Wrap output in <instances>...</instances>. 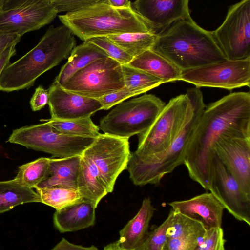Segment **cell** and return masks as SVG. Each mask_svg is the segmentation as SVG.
<instances>
[{
    "label": "cell",
    "mask_w": 250,
    "mask_h": 250,
    "mask_svg": "<svg viewBox=\"0 0 250 250\" xmlns=\"http://www.w3.org/2000/svg\"><path fill=\"white\" fill-rule=\"evenodd\" d=\"M16 45L7 48L0 56V76L4 69L10 63L11 57L16 53Z\"/></svg>",
    "instance_id": "cell-41"
},
{
    "label": "cell",
    "mask_w": 250,
    "mask_h": 250,
    "mask_svg": "<svg viewBox=\"0 0 250 250\" xmlns=\"http://www.w3.org/2000/svg\"><path fill=\"white\" fill-rule=\"evenodd\" d=\"M5 0H0V13L3 9V7L4 4Z\"/></svg>",
    "instance_id": "cell-44"
},
{
    "label": "cell",
    "mask_w": 250,
    "mask_h": 250,
    "mask_svg": "<svg viewBox=\"0 0 250 250\" xmlns=\"http://www.w3.org/2000/svg\"><path fill=\"white\" fill-rule=\"evenodd\" d=\"M107 57L106 53L99 47L84 41L74 48L68 58L67 62L62 67L54 81L62 86L78 70L96 60Z\"/></svg>",
    "instance_id": "cell-24"
},
{
    "label": "cell",
    "mask_w": 250,
    "mask_h": 250,
    "mask_svg": "<svg viewBox=\"0 0 250 250\" xmlns=\"http://www.w3.org/2000/svg\"><path fill=\"white\" fill-rule=\"evenodd\" d=\"M211 33L226 60L250 58V0L230 6L222 24Z\"/></svg>",
    "instance_id": "cell-10"
},
{
    "label": "cell",
    "mask_w": 250,
    "mask_h": 250,
    "mask_svg": "<svg viewBox=\"0 0 250 250\" xmlns=\"http://www.w3.org/2000/svg\"><path fill=\"white\" fill-rule=\"evenodd\" d=\"M41 203L59 210L83 200L78 190L58 186L36 189Z\"/></svg>",
    "instance_id": "cell-29"
},
{
    "label": "cell",
    "mask_w": 250,
    "mask_h": 250,
    "mask_svg": "<svg viewBox=\"0 0 250 250\" xmlns=\"http://www.w3.org/2000/svg\"><path fill=\"white\" fill-rule=\"evenodd\" d=\"M67 91L98 99L125 87L122 65L110 57L96 60L61 86Z\"/></svg>",
    "instance_id": "cell-9"
},
{
    "label": "cell",
    "mask_w": 250,
    "mask_h": 250,
    "mask_svg": "<svg viewBox=\"0 0 250 250\" xmlns=\"http://www.w3.org/2000/svg\"><path fill=\"white\" fill-rule=\"evenodd\" d=\"M128 139L101 134L83 152L95 165L108 193L113 191L118 177L127 169L131 154Z\"/></svg>",
    "instance_id": "cell-11"
},
{
    "label": "cell",
    "mask_w": 250,
    "mask_h": 250,
    "mask_svg": "<svg viewBox=\"0 0 250 250\" xmlns=\"http://www.w3.org/2000/svg\"><path fill=\"white\" fill-rule=\"evenodd\" d=\"M42 121H46L59 132L71 136L96 138L101 134L99 132V127L94 124L90 117L71 120L50 118Z\"/></svg>",
    "instance_id": "cell-27"
},
{
    "label": "cell",
    "mask_w": 250,
    "mask_h": 250,
    "mask_svg": "<svg viewBox=\"0 0 250 250\" xmlns=\"http://www.w3.org/2000/svg\"><path fill=\"white\" fill-rule=\"evenodd\" d=\"M57 14L52 0H5L0 13V32L21 37L48 24Z\"/></svg>",
    "instance_id": "cell-12"
},
{
    "label": "cell",
    "mask_w": 250,
    "mask_h": 250,
    "mask_svg": "<svg viewBox=\"0 0 250 250\" xmlns=\"http://www.w3.org/2000/svg\"><path fill=\"white\" fill-rule=\"evenodd\" d=\"M198 239L167 238L163 250H195Z\"/></svg>",
    "instance_id": "cell-37"
},
{
    "label": "cell",
    "mask_w": 250,
    "mask_h": 250,
    "mask_svg": "<svg viewBox=\"0 0 250 250\" xmlns=\"http://www.w3.org/2000/svg\"><path fill=\"white\" fill-rule=\"evenodd\" d=\"M180 80L196 87H211L228 90L250 86V58L226 60L207 66L182 71Z\"/></svg>",
    "instance_id": "cell-13"
},
{
    "label": "cell",
    "mask_w": 250,
    "mask_h": 250,
    "mask_svg": "<svg viewBox=\"0 0 250 250\" xmlns=\"http://www.w3.org/2000/svg\"><path fill=\"white\" fill-rule=\"evenodd\" d=\"M133 59L152 47L156 35L152 33H125L107 37Z\"/></svg>",
    "instance_id": "cell-28"
},
{
    "label": "cell",
    "mask_w": 250,
    "mask_h": 250,
    "mask_svg": "<svg viewBox=\"0 0 250 250\" xmlns=\"http://www.w3.org/2000/svg\"><path fill=\"white\" fill-rule=\"evenodd\" d=\"M188 3V0H137L131 2V7L152 33L158 35L174 22L191 18Z\"/></svg>",
    "instance_id": "cell-16"
},
{
    "label": "cell",
    "mask_w": 250,
    "mask_h": 250,
    "mask_svg": "<svg viewBox=\"0 0 250 250\" xmlns=\"http://www.w3.org/2000/svg\"><path fill=\"white\" fill-rule=\"evenodd\" d=\"M49 159L41 157L20 166L14 180L24 187L36 189L46 176Z\"/></svg>",
    "instance_id": "cell-30"
},
{
    "label": "cell",
    "mask_w": 250,
    "mask_h": 250,
    "mask_svg": "<svg viewBox=\"0 0 250 250\" xmlns=\"http://www.w3.org/2000/svg\"><path fill=\"white\" fill-rule=\"evenodd\" d=\"M127 65L161 79L163 83L180 80L182 73L164 57L150 49L134 58Z\"/></svg>",
    "instance_id": "cell-23"
},
{
    "label": "cell",
    "mask_w": 250,
    "mask_h": 250,
    "mask_svg": "<svg viewBox=\"0 0 250 250\" xmlns=\"http://www.w3.org/2000/svg\"><path fill=\"white\" fill-rule=\"evenodd\" d=\"M173 216L171 209L163 223L148 232L140 245L134 250H163L167 241V231Z\"/></svg>",
    "instance_id": "cell-32"
},
{
    "label": "cell",
    "mask_w": 250,
    "mask_h": 250,
    "mask_svg": "<svg viewBox=\"0 0 250 250\" xmlns=\"http://www.w3.org/2000/svg\"><path fill=\"white\" fill-rule=\"evenodd\" d=\"M106 3L116 8H131V2L128 0H106Z\"/></svg>",
    "instance_id": "cell-42"
},
{
    "label": "cell",
    "mask_w": 250,
    "mask_h": 250,
    "mask_svg": "<svg viewBox=\"0 0 250 250\" xmlns=\"http://www.w3.org/2000/svg\"><path fill=\"white\" fill-rule=\"evenodd\" d=\"M189 105L183 125L169 147L150 157L140 158L131 154L127 170L132 183L139 186L158 185L162 178L184 164L188 145L205 108L200 88L187 90Z\"/></svg>",
    "instance_id": "cell-4"
},
{
    "label": "cell",
    "mask_w": 250,
    "mask_h": 250,
    "mask_svg": "<svg viewBox=\"0 0 250 250\" xmlns=\"http://www.w3.org/2000/svg\"><path fill=\"white\" fill-rule=\"evenodd\" d=\"M76 44L67 27L50 26L35 47L4 69L0 76V91L29 88L41 75L67 58Z\"/></svg>",
    "instance_id": "cell-3"
},
{
    "label": "cell",
    "mask_w": 250,
    "mask_h": 250,
    "mask_svg": "<svg viewBox=\"0 0 250 250\" xmlns=\"http://www.w3.org/2000/svg\"><path fill=\"white\" fill-rule=\"evenodd\" d=\"M173 210L201 222L206 230L221 227L224 208L211 193H205L189 199L170 202Z\"/></svg>",
    "instance_id": "cell-18"
},
{
    "label": "cell",
    "mask_w": 250,
    "mask_h": 250,
    "mask_svg": "<svg viewBox=\"0 0 250 250\" xmlns=\"http://www.w3.org/2000/svg\"><path fill=\"white\" fill-rule=\"evenodd\" d=\"M95 139L62 133L45 122L14 130L7 141L64 158L81 156Z\"/></svg>",
    "instance_id": "cell-8"
},
{
    "label": "cell",
    "mask_w": 250,
    "mask_h": 250,
    "mask_svg": "<svg viewBox=\"0 0 250 250\" xmlns=\"http://www.w3.org/2000/svg\"><path fill=\"white\" fill-rule=\"evenodd\" d=\"M51 250H99L94 246L84 247L81 245H75L69 242L66 239L63 238Z\"/></svg>",
    "instance_id": "cell-40"
},
{
    "label": "cell",
    "mask_w": 250,
    "mask_h": 250,
    "mask_svg": "<svg viewBox=\"0 0 250 250\" xmlns=\"http://www.w3.org/2000/svg\"><path fill=\"white\" fill-rule=\"evenodd\" d=\"M96 208L82 200L59 210L53 215L56 228L62 233L80 230L93 226L95 222Z\"/></svg>",
    "instance_id": "cell-19"
},
{
    "label": "cell",
    "mask_w": 250,
    "mask_h": 250,
    "mask_svg": "<svg viewBox=\"0 0 250 250\" xmlns=\"http://www.w3.org/2000/svg\"><path fill=\"white\" fill-rule=\"evenodd\" d=\"M125 87L137 95L146 92L163 83V81L144 71L128 65H122Z\"/></svg>",
    "instance_id": "cell-31"
},
{
    "label": "cell",
    "mask_w": 250,
    "mask_h": 250,
    "mask_svg": "<svg viewBox=\"0 0 250 250\" xmlns=\"http://www.w3.org/2000/svg\"><path fill=\"white\" fill-rule=\"evenodd\" d=\"M32 202L41 203L40 195L32 188L24 187L14 179L0 181V213Z\"/></svg>",
    "instance_id": "cell-25"
},
{
    "label": "cell",
    "mask_w": 250,
    "mask_h": 250,
    "mask_svg": "<svg viewBox=\"0 0 250 250\" xmlns=\"http://www.w3.org/2000/svg\"><path fill=\"white\" fill-rule=\"evenodd\" d=\"M155 208L149 198H145L137 214L120 231L118 241L123 248L134 250L148 232Z\"/></svg>",
    "instance_id": "cell-21"
},
{
    "label": "cell",
    "mask_w": 250,
    "mask_h": 250,
    "mask_svg": "<svg viewBox=\"0 0 250 250\" xmlns=\"http://www.w3.org/2000/svg\"><path fill=\"white\" fill-rule=\"evenodd\" d=\"M165 105L155 95L145 94L116 105L100 120L99 128L104 134L129 139L147 130Z\"/></svg>",
    "instance_id": "cell-6"
},
{
    "label": "cell",
    "mask_w": 250,
    "mask_h": 250,
    "mask_svg": "<svg viewBox=\"0 0 250 250\" xmlns=\"http://www.w3.org/2000/svg\"><path fill=\"white\" fill-rule=\"evenodd\" d=\"M208 191L235 219L250 226V195L243 190L214 153Z\"/></svg>",
    "instance_id": "cell-14"
},
{
    "label": "cell",
    "mask_w": 250,
    "mask_h": 250,
    "mask_svg": "<svg viewBox=\"0 0 250 250\" xmlns=\"http://www.w3.org/2000/svg\"><path fill=\"white\" fill-rule=\"evenodd\" d=\"M21 37L15 33L0 32V56L7 48L16 45Z\"/></svg>",
    "instance_id": "cell-39"
},
{
    "label": "cell",
    "mask_w": 250,
    "mask_h": 250,
    "mask_svg": "<svg viewBox=\"0 0 250 250\" xmlns=\"http://www.w3.org/2000/svg\"><path fill=\"white\" fill-rule=\"evenodd\" d=\"M223 137H250V93H231L205 106L188 146L184 165L208 191L212 149Z\"/></svg>",
    "instance_id": "cell-1"
},
{
    "label": "cell",
    "mask_w": 250,
    "mask_h": 250,
    "mask_svg": "<svg viewBox=\"0 0 250 250\" xmlns=\"http://www.w3.org/2000/svg\"><path fill=\"white\" fill-rule=\"evenodd\" d=\"M173 211V218L167 231V238L198 240L202 238L206 229L201 222L181 213Z\"/></svg>",
    "instance_id": "cell-26"
},
{
    "label": "cell",
    "mask_w": 250,
    "mask_h": 250,
    "mask_svg": "<svg viewBox=\"0 0 250 250\" xmlns=\"http://www.w3.org/2000/svg\"><path fill=\"white\" fill-rule=\"evenodd\" d=\"M189 105L186 94L170 100L152 125L138 135L136 150L132 153L140 158L150 157L166 151L178 134Z\"/></svg>",
    "instance_id": "cell-7"
},
{
    "label": "cell",
    "mask_w": 250,
    "mask_h": 250,
    "mask_svg": "<svg viewBox=\"0 0 250 250\" xmlns=\"http://www.w3.org/2000/svg\"><path fill=\"white\" fill-rule=\"evenodd\" d=\"M212 153L250 195V137H222L215 144Z\"/></svg>",
    "instance_id": "cell-15"
},
{
    "label": "cell",
    "mask_w": 250,
    "mask_h": 250,
    "mask_svg": "<svg viewBox=\"0 0 250 250\" xmlns=\"http://www.w3.org/2000/svg\"><path fill=\"white\" fill-rule=\"evenodd\" d=\"M78 190L83 200L90 203L96 208L108 194L100 181L95 165L84 152L81 156Z\"/></svg>",
    "instance_id": "cell-22"
},
{
    "label": "cell",
    "mask_w": 250,
    "mask_h": 250,
    "mask_svg": "<svg viewBox=\"0 0 250 250\" xmlns=\"http://www.w3.org/2000/svg\"><path fill=\"white\" fill-rule=\"evenodd\" d=\"M138 95L136 93L128 90L126 87L119 91L113 92L102 97L98 100L102 104V109L108 110L116 105L126 99Z\"/></svg>",
    "instance_id": "cell-35"
},
{
    "label": "cell",
    "mask_w": 250,
    "mask_h": 250,
    "mask_svg": "<svg viewBox=\"0 0 250 250\" xmlns=\"http://www.w3.org/2000/svg\"><path fill=\"white\" fill-rule=\"evenodd\" d=\"M198 250H225V240L221 227L207 229Z\"/></svg>",
    "instance_id": "cell-34"
},
{
    "label": "cell",
    "mask_w": 250,
    "mask_h": 250,
    "mask_svg": "<svg viewBox=\"0 0 250 250\" xmlns=\"http://www.w3.org/2000/svg\"><path fill=\"white\" fill-rule=\"evenodd\" d=\"M81 156L64 158H50L44 179L36 189L58 186L78 190Z\"/></svg>",
    "instance_id": "cell-20"
},
{
    "label": "cell",
    "mask_w": 250,
    "mask_h": 250,
    "mask_svg": "<svg viewBox=\"0 0 250 250\" xmlns=\"http://www.w3.org/2000/svg\"><path fill=\"white\" fill-rule=\"evenodd\" d=\"M182 71L227 60L211 33L192 19L181 20L156 35L150 49Z\"/></svg>",
    "instance_id": "cell-2"
},
{
    "label": "cell",
    "mask_w": 250,
    "mask_h": 250,
    "mask_svg": "<svg viewBox=\"0 0 250 250\" xmlns=\"http://www.w3.org/2000/svg\"><path fill=\"white\" fill-rule=\"evenodd\" d=\"M99 0H52L58 12L66 13L81 10L88 6L98 2Z\"/></svg>",
    "instance_id": "cell-36"
},
{
    "label": "cell",
    "mask_w": 250,
    "mask_h": 250,
    "mask_svg": "<svg viewBox=\"0 0 250 250\" xmlns=\"http://www.w3.org/2000/svg\"><path fill=\"white\" fill-rule=\"evenodd\" d=\"M103 250H126L121 247L118 240L104 247Z\"/></svg>",
    "instance_id": "cell-43"
},
{
    "label": "cell",
    "mask_w": 250,
    "mask_h": 250,
    "mask_svg": "<svg viewBox=\"0 0 250 250\" xmlns=\"http://www.w3.org/2000/svg\"><path fill=\"white\" fill-rule=\"evenodd\" d=\"M86 41L99 47L106 53L108 57L115 60L122 65L128 64L133 59V57L107 37H93Z\"/></svg>",
    "instance_id": "cell-33"
},
{
    "label": "cell",
    "mask_w": 250,
    "mask_h": 250,
    "mask_svg": "<svg viewBox=\"0 0 250 250\" xmlns=\"http://www.w3.org/2000/svg\"><path fill=\"white\" fill-rule=\"evenodd\" d=\"M48 89L42 85L37 87L30 101L31 109L33 111L40 110L48 103Z\"/></svg>",
    "instance_id": "cell-38"
},
{
    "label": "cell",
    "mask_w": 250,
    "mask_h": 250,
    "mask_svg": "<svg viewBox=\"0 0 250 250\" xmlns=\"http://www.w3.org/2000/svg\"><path fill=\"white\" fill-rule=\"evenodd\" d=\"M58 17L74 35L84 42L93 37L152 33L147 23L132 8H114L106 0H99L81 10Z\"/></svg>",
    "instance_id": "cell-5"
},
{
    "label": "cell",
    "mask_w": 250,
    "mask_h": 250,
    "mask_svg": "<svg viewBox=\"0 0 250 250\" xmlns=\"http://www.w3.org/2000/svg\"><path fill=\"white\" fill-rule=\"evenodd\" d=\"M51 118L71 120L90 117L102 110V104L97 100L82 96L63 89L56 81L48 89Z\"/></svg>",
    "instance_id": "cell-17"
}]
</instances>
